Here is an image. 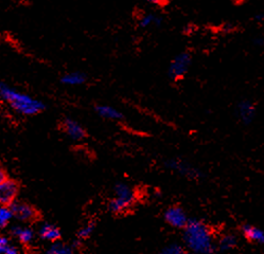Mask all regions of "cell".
I'll use <instances>...</instances> for the list:
<instances>
[{
  "label": "cell",
  "instance_id": "8",
  "mask_svg": "<svg viewBox=\"0 0 264 254\" xmlns=\"http://www.w3.org/2000/svg\"><path fill=\"white\" fill-rule=\"evenodd\" d=\"M166 166L169 170L177 172L178 174H180V175L188 177V178L196 179L202 176V173L200 170H197L196 168H194L193 165L189 164L186 161L180 160V159H177V158L168 160L166 162Z\"/></svg>",
  "mask_w": 264,
  "mask_h": 254
},
{
  "label": "cell",
  "instance_id": "15",
  "mask_svg": "<svg viewBox=\"0 0 264 254\" xmlns=\"http://www.w3.org/2000/svg\"><path fill=\"white\" fill-rule=\"evenodd\" d=\"M12 234L18 238V241L24 244H30L34 237V232L31 228H23V227H14L12 228Z\"/></svg>",
  "mask_w": 264,
  "mask_h": 254
},
{
  "label": "cell",
  "instance_id": "1",
  "mask_svg": "<svg viewBox=\"0 0 264 254\" xmlns=\"http://www.w3.org/2000/svg\"><path fill=\"white\" fill-rule=\"evenodd\" d=\"M0 99L5 102L14 111L26 117H33L46 109L44 102L14 89L2 82L0 83Z\"/></svg>",
  "mask_w": 264,
  "mask_h": 254
},
{
  "label": "cell",
  "instance_id": "14",
  "mask_svg": "<svg viewBox=\"0 0 264 254\" xmlns=\"http://www.w3.org/2000/svg\"><path fill=\"white\" fill-rule=\"evenodd\" d=\"M87 79L85 73L81 71H72L62 76L61 82L66 86H80L83 85Z\"/></svg>",
  "mask_w": 264,
  "mask_h": 254
},
{
  "label": "cell",
  "instance_id": "13",
  "mask_svg": "<svg viewBox=\"0 0 264 254\" xmlns=\"http://www.w3.org/2000/svg\"><path fill=\"white\" fill-rule=\"evenodd\" d=\"M242 232H243V235L249 242L258 244L264 243V233L259 228L252 226V224H244V226L242 227Z\"/></svg>",
  "mask_w": 264,
  "mask_h": 254
},
{
  "label": "cell",
  "instance_id": "11",
  "mask_svg": "<svg viewBox=\"0 0 264 254\" xmlns=\"http://www.w3.org/2000/svg\"><path fill=\"white\" fill-rule=\"evenodd\" d=\"M39 235L42 239H45V241L51 242V243H56L61 239L62 233L61 230L58 229L54 224L51 223H45L40 228Z\"/></svg>",
  "mask_w": 264,
  "mask_h": 254
},
{
  "label": "cell",
  "instance_id": "18",
  "mask_svg": "<svg viewBox=\"0 0 264 254\" xmlns=\"http://www.w3.org/2000/svg\"><path fill=\"white\" fill-rule=\"evenodd\" d=\"M47 254H73V250L70 246L56 242L50 247Z\"/></svg>",
  "mask_w": 264,
  "mask_h": 254
},
{
  "label": "cell",
  "instance_id": "5",
  "mask_svg": "<svg viewBox=\"0 0 264 254\" xmlns=\"http://www.w3.org/2000/svg\"><path fill=\"white\" fill-rule=\"evenodd\" d=\"M10 208L14 218L18 219L21 222L33 223L41 218V213L39 210L29 202L16 200Z\"/></svg>",
  "mask_w": 264,
  "mask_h": 254
},
{
  "label": "cell",
  "instance_id": "4",
  "mask_svg": "<svg viewBox=\"0 0 264 254\" xmlns=\"http://www.w3.org/2000/svg\"><path fill=\"white\" fill-rule=\"evenodd\" d=\"M192 64V57L188 52H181L171 61L168 68V76L171 81H178L184 77Z\"/></svg>",
  "mask_w": 264,
  "mask_h": 254
},
{
  "label": "cell",
  "instance_id": "9",
  "mask_svg": "<svg viewBox=\"0 0 264 254\" xmlns=\"http://www.w3.org/2000/svg\"><path fill=\"white\" fill-rule=\"evenodd\" d=\"M62 129L73 141H81L85 139L86 137L85 128L78 121L70 118L64 119L62 123Z\"/></svg>",
  "mask_w": 264,
  "mask_h": 254
},
{
  "label": "cell",
  "instance_id": "7",
  "mask_svg": "<svg viewBox=\"0 0 264 254\" xmlns=\"http://www.w3.org/2000/svg\"><path fill=\"white\" fill-rule=\"evenodd\" d=\"M166 222L175 229H184L189 221L185 210L178 206L169 207L164 214Z\"/></svg>",
  "mask_w": 264,
  "mask_h": 254
},
{
  "label": "cell",
  "instance_id": "20",
  "mask_svg": "<svg viewBox=\"0 0 264 254\" xmlns=\"http://www.w3.org/2000/svg\"><path fill=\"white\" fill-rule=\"evenodd\" d=\"M160 254H189L187 250L177 244H172L167 246L166 248L161 250Z\"/></svg>",
  "mask_w": 264,
  "mask_h": 254
},
{
  "label": "cell",
  "instance_id": "23",
  "mask_svg": "<svg viewBox=\"0 0 264 254\" xmlns=\"http://www.w3.org/2000/svg\"><path fill=\"white\" fill-rule=\"evenodd\" d=\"M9 178V174L6 172V169L4 168L3 163L0 161V184H1L4 180Z\"/></svg>",
  "mask_w": 264,
  "mask_h": 254
},
{
  "label": "cell",
  "instance_id": "10",
  "mask_svg": "<svg viewBox=\"0 0 264 254\" xmlns=\"http://www.w3.org/2000/svg\"><path fill=\"white\" fill-rule=\"evenodd\" d=\"M236 113L239 120L243 124L248 125L251 124L256 117V106L252 101L242 100L237 105Z\"/></svg>",
  "mask_w": 264,
  "mask_h": 254
},
{
  "label": "cell",
  "instance_id": "26",
  "mask_svg": "<svg viewBox=\"0 0 264 254\" xmlns=\"http://www.w3.org/2000/svg\"><path fill=\"white\" fill-rule=\"evenodd\" d=\"M25 254H33V253H25Z\"/></svg>",
  "mask_w": 264,
  "mask_h": 254
},
{
  "label": "cell",
  "instance_id": "6",
  "mask_svg": "<svg viewBox=\"0 0 264 254\" xmlns=\"http://www.w3.org/2000/svg\"><path fill=\"white\" fill-rule=\"evenodd\" d=\"M20 192V183L16 179L8 178L0 184V206L11 207Z\"/></svg>",
  "mask_w": 264,
  "mask_h": 254
},
{
  "label": "cell",
  "instance_id": "21",
  "mask_svg": "<svg viewBox=\"0 0 264 254\" xmlns=\"http://www.w3.org/2000/svg\"><path fill=\"white\" fill-rule=\"evenodd\" d=\"M94 229H96V223L94 222H89L87 223L86 226L83 228H81L78 232V238L79 239H86L88 237H90L91 234L93 233Z\"/></svg>",
  "mask_w": 264,
  "mask_h": 254
},
{
  "label": "cell",
  "instance_id": "2",
  "mask_svg": "<svg viewBox=\"0 0 264 254\" xmlns=\"http://www.w3.org/2000/svg\"><path fill=\"white\" fill-rule=\"evenodd\" d=\"M184 242L187 248L196 254H211L215 250L210 228L197 219H189L184 228Z\"/></svg>",
  "mask_w": 264,
  "mask_h": 254
},
{
  "label": "cell",
  "instance_id": "17",
  "mask_svg": "<svg viewBox=\"0 0 264 254\" xmlns=\"http://www.w3.org/2000/svg\"><path fill=\"white\" fill-rule=\"evenodd\" d=\"M237 246V237L232 234L223 235L219 241V249L222 251H228Z\"/></svg>",
  "mask_w": 264,
  "mask_h": 254
},
{
  "label": "cell",
  "instance_id": "25",
  "mask_svg": "<svg viewBox=\"0 0 264 254\" xmlns=\"http://www.w3.org/2000/svg\"><path fill=\"white\" fill-rule=\"evenodd\" d=\"M255 18H256V20H262L263 19V14H260V15H259V14H257V15L255 16Z\"/></svg>",
  "mask_w": 264,
  "mask_h": 254
},
{
  "label": "cell",
  "instance_id": "16",
  "mask_svg": "<svg viewBox=\"0 0 264 254\" xmlns=\"http://www.w3.org/2000/svg\"><path fill=\"white\" fill-rule=\"evenodd\" d=\"M163 17L155 15L153 13H148L144 14L140 17V20H139V26L141 28H149L151 26H156L159 27L163 24Z\"/></svg>",
  "mask_w": 264,
  "mask_h": 254
},
{
  "label": "cell",
  "instance_id": "22",
  "mask_svg": "<svg viewBox=\"0 0 264 254\" xmlns=\"http://www.w3.org/2000/svg\"><path fill=\"white\" fill-rule=\"evenodd\" d=\"M9 246H10L9 239L5 236H0V253L3 254Z\"/></svg>",
  "mask_w": 264,
  "mask_h": 254
},
{
  "label": "cell",
  "instance_id": "24",
  "mask_svg": "<svg viewBox=\"0 0 264 254\" xmlns=\"http://www.w3.org/2000/svg\"><path fill=\"white\" fill-rule=\"evenodd\" d=\"M3 254H19V253H18V249L16 248V247L10 245L8 248H6V250L4 251Z\"/></svg>",
  "mask_w": 264,
  "mask_h": 254
},
{
  "label": "cell",
  "instance_id": "19",
  "mask_svg": "<svg viewBox=\"0 0 264 254\" xmlns=\"http://www.w3.org/2000/svg\"><path fill=\"white\" fill-rule=\"evenodd\" d=\"M12 218L13 213L11 211V208L0 206V229H4L8 227Z\"/></svg>",
  "mask_w": 264,
  "mask_h": 254
},
{
  "label": "cell",
  "instance_id": "12",
  "mask_svg": "<svg viewBox=\"0 0 264 254\" xmlns=\"http://www.w3.org/2000/svg\"><path fill=\"white\" fill-rule=\"evenodd\" d=\"M97 114L100 115L101 118L109 121H120L123 119V114L121 111H119L117 108L111 106V105H103L100 104L94 107Z\"/></svg>",
  "mask_w": 264,
  "mask_h": 254
},
{
  "label": "cell",
  "instance_id": "3",
  "mask_svg": "<svg viewBox=\"0 0 264 254\" xmlns=\"http://www.w3.org/2000/svg\"><path fill=\"white\" fill-rule=\"evenodd\" d=\"M115 197L109 201L108 209L114 214L124 213L136 201V193L130 185L124 182H118L115 187Z\"/></svg>",
  "mask_w": 264,
  "mask_h": 254
}]
</instances>
